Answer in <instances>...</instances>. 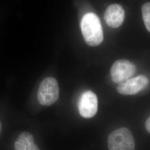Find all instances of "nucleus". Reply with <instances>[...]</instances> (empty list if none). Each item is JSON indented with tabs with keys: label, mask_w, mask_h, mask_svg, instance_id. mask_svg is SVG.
<instances>
[{
	"label": "nucleus",
	"mask_w": 150,
	"mask_h": 150,
	"mask_svg": "<svg viewBox=\"0 0 150 150\" xmlns=\"http://www.w3.org/2000/svg\"><path fill=\"white\" fill-rule=\"evenodd\" d=\"M81 29L84 40L88 45L97 46L102 43L103 33L100 20L95 13H87L82 19Z\"/></svg>",
	"instance_id": "1"
},
{
	"label": "nucleus",
	"mask_w": 150,
	"mask_h": 150,
	"mask_svg": "<svg viewBox=\"0 0 150 150\" xmlns=\"http://www.w3.org/2000/svg\"><path fill=\"white\" fill-rule=\"evenodd\" d=\"M59 97V87L57 80L51 77L45 79L41 83L38 92L39 103L45 106L52 105Z\"/></svg>",
	"instance_id": "2"
},
{
	"label": "nucleus",
	"mask_w": 150,
	"mask_h": 150,
	"mask_svg": "<svg viewBox=\"0 0 150 150\" xmlns=\"http://www.w3.org/2000/svg\"><path fill=\"white\" fill-rule=\"evenodd\" d=\"M108 147L110 150H133L135 147L132 133L126 128L114 131L108 138Z\"/></svg>",
	"instance_id": "3"
},
{
	"label": "nucleus",
	"mask_w": 150,
	"mask_h": 150,
	"mask_svg": "<svg viewBox=\"0 0 150 150\" xmlns=\"http://www.w3.org/2000/svg\"><path fill=\"white\" fill-rule=\"evenodd\" d=\"M136 71V66L132 62L126 59H119L111 67V79L114 83H120L132 77Z\"/></svg>",
	"instance_id": "4"
},
{
	"label": "nucleus",
	"mask_w": 150,
	"mask_h": 150,
	"mask_svg": "<svg viewBox=\"0 0 150 150\" xmlns=\"http://www.w3.org/2000/svg\"><path fill=\"white\" fill-rule=\"evenodd\" d=\"M149 83L147 77L143 75L129 79L119 84L117 91L124 95H133L145 88Z\"/></svg>",
	"instance_id": "5"
},
{
	"label": "nucleus",
	"mask_w": 150,
	"mask_h": 150,
	"mask_svg": "<svg viewBox=\"0 0 150 150\" xmlns=\"http://www.w3.org/2000/svg\"><path fill=\"white\" fill-rule=\"evenodd\" d=\"M98 100L96 95L92 92L87 91L81 97L79 102V111L84 118H91L97 111Z\"/></svg>",
	"instance_id": "6"
},
{
	"label": "nucleus",
	"mask_w": 150,
	"mask_h": 150,
	"mask_svg": "<svg viewBox=\"0 0 150 150\" xmlns=\"http://www.w3.org/2000/svg\"><path fill=\"white\" fill-rule=\"evenodd\" d=\"M105 20L107 25L112 28L120 27L125 18V11L122 7L118 4L109 6L104 15Z\"/></svg>",
	"instance_id": "7"
},
{
	"label": "nucleus",
	"mask_w": 150,
	"mask_h": 150,
	"mask_svg": "<svg viewBox=\"0 0 150 150\" xmlns=\"http://www.w3.org/2000/svg\"><path fill=\"white\" fill-rule=\"evenodd\" d=\"M16 150H38L39 148L34 142L32 134L28 132H23L20 134L15 143Z\"/></svg>",
	"instance_id": "8"
},
{
	"label": "nucleus",
	"mask_w": 150,
	"mask_h": 150,
	"mask_svg": "<svg viewBox=\"0 0 150 150\" xmlns=\"http://www.w3.org/2000/svg\"><path fill=\"white\" fill-rule=\"evenodd\" d=\"M143 20L147 30L150 32V2L145 3L142 7Z\"/></svg>",
	"instance_id": "9"
},
{
	"label": "nucleus",
	"mask_w": 150,
	"mask_h": 150,
	"mask_svg": "<svg viewBox=\"0 0 150 150\" xmlns=\"http://www.w3.org/2000/svg\"><path fill=\"white\" fill-rule=\"evenodd\" d=\"M145 126H146V129H147V131L150 133V117L148 118L145 124Z\"/></svg>",
	"instance_id": "10"
},
{
	"label": "nucleus",
	"mask_w": 150,
	"mask_h": 150,
	"mask_svg": "<svg viewBox=\"0 0 150 150\" xmlns=\"http://www.w3.org/2000/svg\"><path fill=\"white\" fill-rule=\"evenodd\" d=\"M1 131H2V124H1V122L0 121V134H1Z\"/></svg>",
	"instance_id": "11"
}]
</instances>
